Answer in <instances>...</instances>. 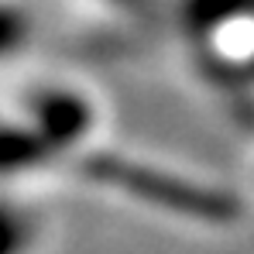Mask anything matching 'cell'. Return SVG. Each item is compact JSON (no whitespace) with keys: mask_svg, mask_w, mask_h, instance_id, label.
<instances>
[{"mask_svg":"<svg viewBox=\"0 0 254 254\" xmlns=\"http://www.w3.org/2000/svg\"><path fill=\"white\" fill-rule=\"evenodd\" d=\"M38 237H42V223L35 213L0 203V254H35Z\"/></svg>","mask_w":254,"mask_h":254,"instance_id":"obj_1","label":"cell"}]
</instances>
